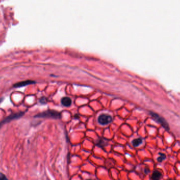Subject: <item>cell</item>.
<instances>
[{
    "label": "cell",
    "mask_w": 180,
    "mask_h": 180,
    "mask_svg": "<svg viewBox=\"0 0 180 180\" xmlns=\"http://www.w3.org/2000/svg\"><path fill=\"white\" fill-rule=\"evenodd\" d=\"M0 180H8L5 175L0 172Z\"/></svg>",
    "instance_id": "30bf717a"
},
{
    "label": "cell",
    "mask_w": 180,
    "mask_h": 180,
    "mask_svg": "<svg viewBox=\"0 0 180 180\" xmlns=\"http://www.w3.org/2000/svg\"><path fill=\"white\" fill-rule=\"evenodd\" d=\"M151 115L157 122H158L159 123L161 124V125L166 129V130H169V126L168 124L163 118L161 117L160 115L153 112H151Z\"/></svg>",
    "instance_id": "277c9868"
},
{
    "label": "cell",
    "mask_w": 180,
    "mask_h": 180,
    "mask_svg": "<svg viewBox=\"0 0 180 180\" xmlns=\"http://www.w3.org/2000/svg\"><path fill=\"white\" fill-rule=\"evenodd\" d=\"M112 121V118L107 114H101L98 118V122L101 125H105L110 123Z\"/></svg>",
    "instance_id": "3957f363"
},
{
    "label": "cell",
    "mask_w": 180,
    "mask_h": 180,
    "mask_svg": "<svg viewBox=\"0 0 180 180\" xmlns=\"http://www.w3.org/2000/svg\"><path fill=\"white\" fill-rule=\"evenodd\" d=\"M3 101V99L2 98H1V99H0V103H1V102H2V101Z\"/></svg>",
    "instance_id": "8fae6325"
},
{
    "label": "cell",
    "mask_w": 180,
    "mask_h": 180,
    "mask_svg": "<svg viewBox=\"0 0 180 180\" xmlns=\"http://www.w3.org/2000/svg\"><path fill=\"white\" fill-rule=\"evenodd\" d=\"M35 118H60V114L54 111H47L42 113H40L36 114Z\"/></svg>",
    "instance_id": "7a4b0ae2"
},
{
    "label": "cell",
    "mask_w": 180,
    "mask_h": 180,
    "mask_svg": "<svg viewBox=\"0 0 180 180\" xmlns=\"http://www.w3.org/2000/svg\"><path fill=\"white\" fill-rule=\"evenodd\" d=\"M166 159V155L162 153H159V156L157 158V160L159 162H162L163 161H164Z\"/></svg>",
    "instance_id": "9c48e42d"
},
{
    "label": "cell",
    "mask_w": 180,
    "mask_h": 180,
    "mask_svg": "<svg viewBox=\"0 0 180 180\" xmlns=\"http://www.w3.org/2000/svg\"><path fill=\"white\" fill-rule=\"evenodd\" d=\"M35 83V81H32V80H26L24 81H22L20 82H17L16 83L14 84L13 85V87H22L23 86H25L26 85H30L32 84Z\"/></svg>",
    "instance_id": "5b68a950"
},
{
    "label": "cell",
    "mask_w": 180,
    "mask_h": 180,
    "mask_svg": "<svg viewBox=\"0 0 180 180\" xmlns=\"http://www.w3.org/2000/svg\"><path fill=\"white\" fill-rule=\"evenodd\" d=\"M61 103L64 107H68L72 104V100L68 97H64L61 100Z\"/></svg>",
    "instance_id": "52a82bcc"
},
{
    "label": "cell",
    "mask_w": 180,
    "mask_h": 180,
    "mask_svg": "<svg viewBox=\"0 0 180 180\" xmlns=\"http://www.w3.org/2000/svg\"></svg>",
    "instance_id": "4fadbf2b"
},
{
    "label": "cell",
    "mask_w": 180,
    "mask_h": 180,
    "mask_svg": "<svg viewBox=\"0 0 180 180\" xmlns=\"http://www.w3.org/2000/svg\"><path fill=\"white\" fill-rule=\"evenodd\" d=\"M162 177V174L158 170H155L151 175L152 180H160Z\"/></svg>",
    "instance_id": "8992f818"
},
{
    "label": "cell",
    "mask_w": 180,
    "mask_h": 180,
    "mask_svg": "<svg viewBox=\"0 0 180 180\" xmlns=\"http://www.w3.org/2000/svg\"><path fill=\"white\" fill-rule=\"evenodd\" d=\"M24 112H19L17 113H13L10 115H8V117L5 118L4 119H3L2 121L0 122V126H2L4 124L6 123H7L8 122H10L11 121H13V120L18 119L21 118L23 116L24 114Z\"/></svg>",
    "instance_id": "6da1fadb"
},
{
    "label": "cell",
    "mask_w": 180,
    "mask_h": 180,
    "mask_svg": "<svg viewBox=\"0 0 180 180\" xmlns=\"http://www.w3.org/2000/svg\"><path fill=\"white\" fill-rule=\"evenodd\" d=\"M142 139L141 138H137L133 140L132 141V144L133 146L137 147L139 146L140 144H142Z\"/></svg>",
    "instance_id": "ba28073f"
},
{
    "label": "cell",
    "mask_w": 180,
    "mask_h": 180,
    "mask_svg": "<svg viewBox=\"0 0 180 180\" xmlns=\"http://www.w3.org/2000/svg\"><path fill=\"white\" fill-rule=\"evenodd\" d=\"M86 180H91V179H87Z\"/></svg>",
    "instance_id": "7c38bea8"
}]
</instances>
